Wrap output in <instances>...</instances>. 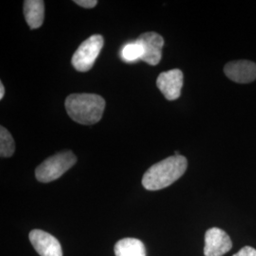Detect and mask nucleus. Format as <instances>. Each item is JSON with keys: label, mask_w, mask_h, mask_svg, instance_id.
<instances>
[{"label": "nucleus", "mask_w": 256, "mask_h": 256, "mask_svg": "<svg viewBox=\"0 0 256 256\" xmlns=\"http://www.w3.org/2000/svg\"><path fill=\"white\" fill-rule=\"evenodd\" d=\"M188 168L187 158L172 156L148 169L142 178V185L148 191L162 190L178 180Z\"/></svg>", "instance_id": "obj_1"}, {"label": "nucleus", "mask_w": 256, "mask_h": 256, "mask_svg": "<svg viewBox=\"0 0 256 256\" xmlns=\"http://www.w3.org/2000/svg\"><path fill=\"white\" fill-rule=\"evenodd\" d=\"M66 110L74 122L82 126H93L102 118L106 101L97 94H72L66 100Z\"/></svg>", "instance_id": "obj_2"}, {"label": "nucleus", "mask_w": 256, "mask_h": 256, "mask_svg": "<svg viewBox=\"0 0 256 256\" xmlns=\"http://www.w3.org/2000/svg\"><path fill=\"white\" fill-rule=\"evenodd\" d=\"M76 162L77 158L72 151H64L52 156L37 167V180L43 183L54 182L72 168Z\"/></svg>", "instance_id": "obj_3"}, {"label": "nucleus", "mask_w": 256, "mask_h": 256, "mask_svg": "<svg viewBox=\"0 0 256 256\" xmlns=\"http://www.w3.org/2000/svg\"><path fill=\"white\" fill-rule=\"evenodd\" d=\"M104 45V37L99 34L92 36L82 42L72 60L74 68L79 72H90L101 54Z\"/></svg>", "instance_id": "obj_4"}, {"label": "nucleus", "mask_w": 256, "mask_h": 256, "mask_svg": "<svg viewBox=\"0 0 256 256\" xmlns=\"http://www.w3.org/2000/svg\"><path fill=\"white\" fill-rule=\"evenodd\" d=\"M137 42L144 50L142 61L150 66L160 64L164 46V37L156 32H146L138 38Z\"/></svg>", "instance_id": "obj_5"}, {"label": "nucleus", "mask_w": 256, "mask_h": 256, "mask_svg": "<svg viewBox=\"0 0 256 256\" xmlns=\"http://www.w3.org/2000/svg\"><path fill=\"white\" fill-rule=\"evenodd\" d=\"M232 248V241L226 232L212 228L205 236V256H223Z\"/></svg>", "instance_id": "obj_6"}, {"label": "nucleus", "mask_w": 256, "mask_h": 256, "mask_svg": "<svg viewBox=\"0 0 256 256\" xmlns=\"http://www.w3.org/2000/svg\"><path fill=\"white\" fill-rule=\"evenodd\" d=\"M183 74L180 70H172L162 72L156 80L158 90L168 101H176L182 95L183 86Z\"/></svg>", "instance_id": "obj_7"}, {"label": "nucleus", "mask_w": 256, "mask_h": 256, "mask_svg": "<svg viewBox=\"0 0 256 256\" xmlns=\"http://www.w3.org/2000/svg\"><path fill=\"white\" fill-rule=\"evenodd\" d=\"M30 241L40 256H63L60 242L46 232L40 230L30 232Z\"/></svg>", "instance_id": "obj_8"}, {"label": "nucleus", "mask_w": 256, "mask_h": 256, "mask_svg": "<svg viewBox=\"0 0 256 256\" xmlns=\"http://www.w3.org/2000/svg\"><path fill=\"white\" fill-rule=\"evenodd\" d=\"M224 72L232 82L250 84L256 80V64L248 60L230 62L225 66Z\"/></svg>", "instance_id": "obj_9"}, {"label": "nucleus", "mask_w": 256, "mask_h": 256, "mask_svg": "<svg viewBox=\"0 0 256 256\" xmlns=\"http://www.w3.org/2000/svg\"><path fill=\"white\" fill-rule=\"evenodd\" d=\"M24 14L32 30L39 28L45 19V2L43 0H27L24 3Z\"/></svg>", "instance_id": "obj_10"}, {"label": "nucleus", "mask_w": 256, "mask_h": 256, "mask_svg": "<svg viewBox=\"0 0 256 256\" xmlns=\"http://www.w3.org/2000/svg\"><path fill=\"white\" fill-rule=\"evenodd\" d=\"M116 256H146L144 244L135 238H124L115 245Z\"/></svg>", "instance_id": "obj_11"}, {"label": "nucleus", "mask_w": 256, "mask_h": 256, "mask_svg": "<svg viewBox=\"0 0 256 256\" xmlns=\"http://www.w3.org/2000/svg\"><path fill=\"white\" fill-rule=\"evenodd\" d=\"M16 144L14 138L9 131L4 128H0V156L1 158H10L14 154Z\"/></svg>", "instance_id": "obj_12"}, {"label": "nucleus", "mask_w": 256, "mask_h": 256, "mask_svg": "<svg viewBox=\"0 0 256 256\" xmlns=\"http://www.w3.org/2000/svg\"><path fill=\"white\" fill-rule=\"evenodd\" d=\"M142 56H144V50L137 41L126 45L122 50V58L128 63L136 62L138 59L142 60Z\"/></svg>", "instance_id": "obj_13"}, {"label": "nucleus", "mask_w": 256, "mask_h": 256, "mask_svg": "<svg viewBox=\"0 0 256 256\" xmlns=\"http://www.w3.org/2000/svg\"><path fill=\"white\" fill-rule=\"evenodd\" d=\"M74 3H76L78 6L86 8V9H92L97 6L98 1L97 0H75Z\"/></svg>", "instance_id": "obj_14"}, {"label": "nucleus", "mask_w": 256, "mask_h": 256, "mask_svg": "<svg viewBox=\"0 0 256 256\" xmlns=\"http://www.w3.org/2000/svg\"><path fill=\"white\" fill-rule=\"evenodd\" d=\"M232 256H256V250L252 247H244Z\"/></svg>", "instance_id": "obj_15"}, {"label": "nucleus", "mask_w": 256, "mask_h": 256, "mask_svg": "<svg viewBox=\"0 0 256 256\" xmlns=\"http://www.w3.org/2000/svg\"><path fill=\"white\" fill-rule=\"evenodd\" d=\"M5 96V88H4V84L3 82H0V100H3Z\"/></svg>", "instance_id": "obj_16"}]
</instances>
